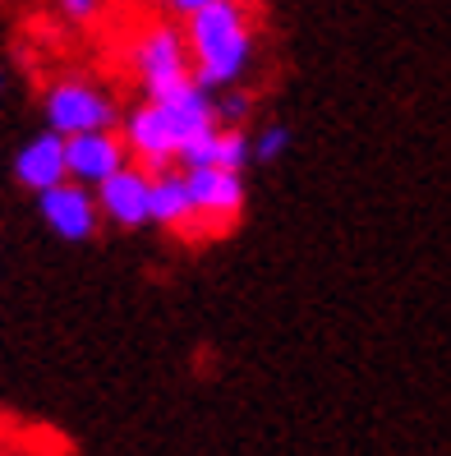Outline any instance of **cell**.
I'll return each mask as SVG.
<instances>
[{
  "mask_svg": "<svg viewBox=\"0 0 451 456\" xmlns=\"http://www.w3.org/2000/svg\"><path fill=\"white\" fill-rule=\"evenodd\" d=\"M254 93L249 88H226V93H217V120L221 125H245L249 129V116H254Z\"/></svg>",
  "mask_w": 451,
  "mask_h": 456,
  "instance_id": "14",
  "label": "cell"
},
{
  "mask_svg": "<svg viewBox=\"0 0 451 456\" xmlns=\"http://www.w3.org/2000/svg\"><path fill=\"white\" fill-rule=\"evenodd\" d=\"M46 5L60 23H69V28H93L106 10V0H46Z\"/></svg>",
  "mask_w": 451,
  "mask_h": 456,
  "instance_id": "13",
  "label": "cell"
},
{
  "mask_svg": "<svg viewBox=\"0 0 451 456\" xmlns=\"http://www.w3.org/2000/svg\"><path fill=\"white\" fill-rule=\"evenodd\" d=\"M10 175L19 190H28L33 199L46 194V190H56V184L69 180V152H65V134L56 129H37L28 134L19 148H14V162H10Z\"/></svg>",
  "mask_w": 451,
  "mask_h": 456,
  "instance_id": "7",
  "label": "cell"
},
{
  "mask_svg": "<svg viewBox=\"0 0 451 456\" xmlns=\"http://www.w3.org/2000/svg\"><path fill=\"white\" fill-rule=\"evenodd\" d=\"M120 134H125V148L139 167L148 171H162V167H175L180 157V139L162 111V102L152 97H139L134 106H125V120H120Z\"/></svg>",
  "mask_w": 451,
  "mask_h": 456,
  "instance_id": "6",
  "label": "cell"
},
{
  "mask_svg": "<svg viewBox=\"0 0 451 456\" xmlns=\"http://www.w3.org/2000/svg\"><path fill=\"white\" fill-rule=\"evenodd\" d=\"M175 167H226V171H245L254 167V129L245 125H217V129H207L203 139H194L189 148L180 152V162Z\"/></svg>",
  "mask_w": 451,
  "mask_h": 456,
  "instance_id": "11",
  "label": "cell"
},
{
  "mask_svg": "<svg viewBox=\"0 0 451 456\" xmlns=\"http://www.w3.org/2000/svg\"><path fill=\"white\" fill-rule=\"evenodd\" d=\"M189 194L198 212V235H226L249 208V175L245 171H226V167H189Z\"/></svg>",
  "mask_w": 451,
  "mask_h": 456,
  "instance_id": "4",
  "label": "cell"
},
{
  "mask_svg": "<svg viewBox=\"0 0 451 456\" xmlns=\"http://www.w3.org/2000/svg\"><path fill=\"white\" fill-rule=\"evenodd\" d=\"M184 37H189L194 78L203 88L226 93V88H245L254 78L262 37L249 0H212L207 10L184 19Z\"/></svg>",
  "mask_w": 451,
  "mask_h": 456,
  "instance_id": "1",
  "label": "cell"
},
{
  "mask_svg": "<svg viewBox=\"0 0 451 456\" xmlns=\"http://www.w3.org/2000/svg\"><path fill=\"white\" fill-rule=\"evenodd\" d=\"M37 203V222L65 240V245H88V240H97V231L106 226L101 222V203H97V190H88V184H56V190H46L33 199Z\"/></svg>",
  "mask_w": 451,
  "mask_h": 456,
  "instance_id": "5",
  "label": "cell"
},
{
  "mask_svg": "<svg viewBox=\"0 0 451 456\" xmlns=\"http://www.w3.org/2000/svg\"><path fill=\"white\" fill-rule=\"evenodd\" d=\"M152 226L171 231L180 240H203L198 235V212H194V194H189V175L184 167H162L152 171Z\"/></svg>",
  "mask_w": 451,
  "mask_h": 456,
  "instance_id": "10",
  "label": "cell"
},
{
  "mask_svg": "<svg viewBox=\"0 0 451 456\" xmlns=\"http://www.w3.org/2000/svg\"><path fill=\"white\" fill-rule=\"evenodd\" d=\"M65 152H69V180L74 184H106L116 171H125L134 157L125 148V134L120 129H88V134H74L65 139Z\"/></svg>",
  "mask_w": 451,
  "mask_h": 456,
  "instance_id": "9",
  "label": "cell"
},
{
  "mask_svg": "<svg viewBox=\"0 0 451 456\" xmlns=\"http://www.w3.org/2000/svg\"><path fill=\"white\" fill-rule=\"evenodd\" d=\"M97 203H101V222L116 226V231L152 226V171L139 167V162H129L106 184H97Z\"/></svg>",
  "mask_w": 451,
  "mask_h": 456,
  "instance_id": "8",
  "label": "cell"
},
{
  "mask_svg": "<svg viewBox=\"0 0 451 456\" xmlns=\"http://www.w3.org/2000/svg\"><path fill=\"white\" fill-rule=\"evenodd\" d=\"M125 106L120 97L88 74H60L42 88V125L74 139L88 129H120Z\"/></svg>",
  "mask_w": 451,
  "mask_h": 456,
  "instance_id": "3",
  "label": "cell"
},
{
  "mask_svg": "<svg viewBox=\"0 0 451 456\" xmlns=\"http://www.w3.org/2000/svg\"><path fill=\"white\" fill-rule=\"evenodd\" d=\"M295 148V129L286 120H268L262 129H254V167H272Z\"/></svg>",
  "mask_w": 451,
  "mask_h": 456,
  "instance_id": "12",
  "label": "cell"
},
{
  "mask_svg": "<svg viewBox=\"0 0 451 456\" xmlns=\"http://www.w3.org/2000/svg\"><path fill=\"white\" fill-rule=\"evenodd\" d=\"M0 93H5V65H0Z\"/></svg>",
  "mask_w": 451,
  "mask_h": 456,
  "instance_id": "15",
  "label": "cell"
},
{
  "mask_svg": "<svg viewBox=\"0 0 451 456\" xmlns=\"http://www.w3.org/2000/svg\"><path fill=\"white\" fill-rule=\"evenodd\" d=\"M125 69L143 97H157L184 84V78H194V51H189V37H184V23L162 14L134 28L125 42Z\"/></svg>",
  "mask_w": 451,
  "mask_h": 456,
  "instance_id": "2",
  "label": "cell"
}]
</instances>
